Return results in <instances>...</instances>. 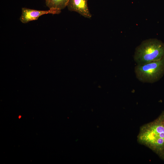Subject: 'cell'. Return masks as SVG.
<instances>
[{
  "label": "cell",
  "mask_w": 164,
  "mask_h": 164,
  "mask_svg": "<svg viewBox=\"0 0 164 164\" xmlns=\"http://www.w3.org/2000/svg\"><path fill=\"white\" fill-rule=\"evenodd\" d=\"M69 0H48L46 2V6L50 9L61 10L67 6Z\"/></svg>",
  "instance_id": "obj_6"
},
{
  "label": "cell",
  "mask_w": 164,
  "mask_h": 164,
  "mask_svg": "<svg viewBox=\"0 0 164 164\" xmlns=\"http://www.w3.org/2000/svg\"><path fill=\"white\" fill-rule=\"evenodd\" d=\"M61 12L60 10L55 9H50L47 10H38L22 8L19 19L22 23H26L37 19L39 17L43 15L48 14H59Z\"/></svg>",
  "instance_id": "obj_4"
},
{
  "label": "cell",
  "mask_w": 164,
  "mask_h": 164,
  "mask_svg": "<svg viewBox=\"0 0 164 164\" xmlns=\"http://www.w3.org/2000/svg\"><path fill=\"white\" fill-rule=\"evenodd\" d=\"M88 0H69L67 6L68 9L75 12L87 18H91L92 15L89 9Z\"/></svg>",
  "instance_id": "obj_5"
},
{
  "label": "cell",
  "mask_w": 164,
  "mask_h": 164,
  "mask_svg": "<svg viewBox=\"0 0 164 164\" xmlns=\"http://www.w3.org/2000/svg\"><path fill=\"white\" fill-rule=\"evenodd\" d=\"M46 0V1H48V0Z\"/></svg>",
  "instance_id": "obj_7"
},
{
  "label": "cell",
  "mask_w": 164,
  "mask_h": 164,
  "mask_svg": "<svg viewBox=\"0 0 164 164\" xmlns=\"http://www.w3.org/2000/svg\"><path fill=\"white\" fill-rule=\"evenodd\" d=\"M135 73L140 81L152 83L159 80L164 74V57L142 65H136Z\"/></svg>",
  "instance_id": "obj_3"
},
{
  "label": "cell",
  "mask_w": 164,
  "mask_h": 164,
  "mask_svg": "<svg viewBox=\"0 0 164 164\" xmlns=\"http://www.w3.org/2000/svg\"><path fill=\"white\" fill-rule=\"evenodd\" d=\"M137 141L164 161V111L153 121L140 127Z\"/></svg>",
  "instance_id": "obj_1"
},
{
  "label": "cell",
  "mask_w": 164,
  "mask_h": 164,
  "mask_svg": "<svg viewBox=\"0 0 164 164\" xmlns=\"http://www.w3.org/2000/svg\"><path fill=\"white\" fill-rule=\"evenodd\" d=\"M164 57V43L155 38L143 41L135 48L133 58L136 65H142Z\"/></svg>",
  "instance_id": "obj_2"
}]
</instances>
